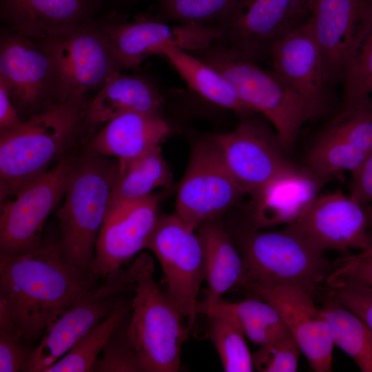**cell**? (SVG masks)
Segmentation results:
<instances>
[{"mask_svg":"<svg viewBox=\"0 0 372 372\" xmlns=\"http://www.w3.org/2000/svg\"><path fill=\"white\" fill-rule=\"evenodd\" d=\"M0 79L23 121L59 102L55 59L41 41L11 30L1 34Z\"/></svg>","mask_w":372,"mask_h":372,"instance_id":"cell-12","label":"cell"},{"mask_svg":"<svg viewBox=\"0 0 372 372\" xmlns=\"http://www.w3.org/2000/svg\"><path fill=\"white\" fill-rule=\"evenodd\" d=\"M94 280L65 262L54 238L23 254L0 255V305L29 344Z\"/></svg>","mask_w":372,"mask_h":372,"instance_id":"cell-1","label":"cell"},{"mask_svg":"<svg viewBox=\"0 0 372 372\" xmlns=\"http://www.w3.org/2000/svg\"><path fill=\"white\" fill-rule=\"evenodd\" d=\"M105 279L83 291L47 327L23 372H45L110 313L121 295L134 290L130 269L121 267Z\"/></svg>","mask_w":372,"mask_h":372,"instance_id":"cell-8","label":"cell"},{"mask_svg":"<svg viewBox=\"0 0 372 372\" xmlns=\"http://www.w3.org/2000/svg\"><path fill=\"white\" fill-rule=\"evenodd\" d=\"M112 3H115L116 4H129L132 3H134L138 0H110Z\"/></svg>","mask_w":372,"mask_h":372,"instance_id":"cell-41","label":"cell"},{"mask_svg":"<svg viewBox=\"0 0 372 372\" xmlns=\"http://www.w3.org/2000/svg\"><path fill=\"white\" fill-rule=\"evenodd\" d=\"M329 292L372 330V292L350 286L331 287Z\"/></svg>","mask_w":372,"mask_h":372,"instance_id":"cell-38","label":"cell"},{"mask_svg":"<svg viewBox=\"0 0 372 372\" xmlns=\"http://www.w3.org/2000/svg\"><path fill=\"white\" fill-rule=\"evenodd\" d=\"M165 100L147 76L118 72L111 76L87 103L85 121L90 134L98 125L130 112L163 116Z\"/></svg>","mask_w":372,"mask_h":372,"instance_id":"cell-24","label":"cell"},{"mask_svg":"<svg viewBox=\"0 0 372 372\" xmlns=\"http://www.w3.org/2000/svg\"><path fill=\"white\" fill-rule=\"evenodd\" d=\"M84 96L52 103L17 127L0 132L1 203L74 152L89 132Z\"/></svg>","mask_w":372,"mask_h":372,"instance_id":"cell-2","label":"cell"},{"mask_svg":"<svg viewBox=\"0 0 372 372\" xmlns=\"http://www.w3.org/2000/svg\"><path fill=\"white\" fill-rule=\"evenodd\" d=\"M121 295L110 313L83 336L63 357L45 369V372H89L99 354L116 327L123 321L131 302Z\"/></svg>","mask_w":372,"mask_h":372,"instance_id":"cell-30","label":"cell"},{"mask_svg":"<svg viewBox=\"0 0 372 372\" xmlns=\"http://www.w3.org/2000/svg\"><path fill=\"white\" fill-rule=\"evenodd\" d=\"M79 155L73 152L1 203L0 255H17L39 246L49 216L63 200Z\"/></svg>","mask_w":372,"mask_h":372,"instance_id":"cell-7","label":"cell"},{"mask_svg":"<svg viewBox=\"0 0 372 372\" xmlns=\"http://www.w3.org/2000/svg\"><path fill=\"white\" fill-rule=\"evenodd\" d=\"M320 308L332 332L334 344L363 372H372V330L330 293Z\"/></svg>","mask_w":372,"mask_h":372,"instance_id":"cell-28","label":"cell"},{"mask_svg":"<svg viewBox=\"0 0 372 372\" xmlns=\"http://www.w3.org/2000/svg\"><path fill=\"white\" fill-rule=\"evenodd\" d=\"M325 282L329 288L350 286L372 292V247L335 260Z\"/></svg>","mask_w":372,"mask_h":372,"instance_id":"cell-35","label":"cell"},{"mask_svg":"<svg viewBox=\"0 0 372 372\" xmlns=\"http://www.w3.org/2000/svg\"><path fill=\"white\" fill-rule=\"evenodd\" d=\"M196 54L223 76L251 112L261 114L271 123L284 150L292 147L307 122L325 110L295 90L273 70L261 68L219 43Z\"/></svg>","mask_w":372,"mask_h":372,"instance_id":"cell-3","label":"cell"},{"mask_svg":"<svg viewBox=\"0 0 372 372\" xmlns=\"http://www.w3.org/2000/svg\"><path fill=\"white\" fill-rule=\"evenodd\" d=\"M245 289L277 309L313 371H331L335 344L328 322L314 304L313 291L292 285Z\"/></svg>","mask_w":372,"mask_h":372,"instance_id":"cell-18","label":"cell"},{"mask_svg":"<svg viewBox=\"0 0 372 372\" xmlns=\"http://www.w3.org/2000/svg\"><path fill=\"white\" fill-rule=\"evenodd\" d=\"M160 196L152 194L135 201L109 207L99 231L90 265L94 278L105 279L108 273L146 248L155 227Z\"/></svg>","mask_w":372,"mask_h":372,"instance_id":"cell-16","label":"cell"},{"mask_svg":"<svg viewBox=\"0 0 372 372\" xmlns=\"http://www.w3.org/2000/svg\"><path fill=\"white\" fill-rule=\"evenodd\" d=\"M56 61L59 101L90 90H100L114 74L122 71L98 20L70 32L41 41Z\"/></svg>","mask_w":372,"mask_h":372,"instance_id":"cell-14","label":"cell"},{"mask_svg":"<svg viewBox=\"0 0 372 372\" xmlns=\"http://www.w3.org/2000/svg\"><path fill=\"white\" fill-rule=\"evenodd\" d=\"M118 170L117 159L85 149L79 156L63 203L54 211L63 259L85 276H91L96 241Z\"/></svg>","mask_w":372,"mask_h":372,"instance_id":"cell-4","label":"cell"},{"mask_svg":"<svg viewBox=\"0 0 372 372\" xmlns=\"http://www.w3.org/2000/svg\"><path fill=\"white\" fill-rule=\"evenodd\" d=\"M310 0H239L216 23L219 43L253 61L278 39L306 23Z\"/></svg>","mask_w":372,"mask_h":372,"instance_id":"cell-13","label":"cell"},{"mask_svg":"<svg viewBox=\"0 0 372 372\" xmlns=\"http://www.w3.org/2000/svg\"><path fill=\"white\" fill-rule=\"evenodd\" d=\"M196 231L175 213L160 215L145 248L159 261L167 293L187 318L189 329L198 313L197 297L205 280L204 251Z\"/></svg>","mask_w":372,"mask_h":372,"instance_id":"cell-9","label":"cell"},{"mask_svg":"<svg viewBox=\"0 0 372 372\" xmlns=\"http://www.w3.org/2000/svg\"><path fill=\"white\" fill-rule=\"evenodd\" d=\"M189 88L205 101L242 115L252 114L238 99L223 76L193 53L174 48L161 52Z\"/></svg>","mask_w":372,"mask_h":372,"instance_id":"cell-26","label":"cell"},{"mask_svg":"<svg viewBox=\"0 0 372 372\" xmlns=\"http://www.w3.org/2000/svg\"><path fill=\"white\" fill-rule=\"evenodd\" d=\"M245 194L210 136L197 142L192 149L178 187L175 214L198 229L216 220Z\"/></svg>","mask_w":372,"mask_h":372,"instance_id":"cell-10","label":"cell"},{"mask_svg":"<svg viewBox=\"0 0 372 372\" xmlns=\"http://www.w3.org/2000/svg\"><path fill=\"white\" fill-rule=\"evenodd\" d=\"M23 121L14 107L8 87L0 79V132L14 128Z\"/></svg>","mask_w":372,"mask_h":372,"instance_id":"cell-40","label":"cell"},{"mask_svg":"<svg viewBox=\"0 0 372 372\" xmlns=\"http://www.w3.org/2000/svg\"><path fill=\"white\" fill-rule=\"evenodd\" d=\"M239 0H156L163 21L184 25H211L223 20Z\"/></svg>","mask_w":372,"mask_h":372,"instance_id":"cell-33","label":"cell"},{"mask_svg":"<svg viewBox=\"0 0 372 372\" xmlns=\"http://www.w3.org/2000/svg\"><path fill=\"white\" fill-rule=\"evenodd\" d=\"M214 311L232 316L246 338L260 347L291 334L277 309L269 302L258 298L239 302H228L222 299Z\"/></svg>","mask_w":372,"mask_h":372,"instance_id":"cell-29","label":"cell"},{"mask_svg":"<svg viewBox=\"0 0 372 372\" xmlns=\"http://www.w3.org/2000/svg\"><path fill=\"white\" fill-rule=\"evenodd\" d=\"M301 351L291 334L260 347L252 355L254 369L262 372L296 371Z\"/></svg>","mask_w":372,"mask_h":372,"instance_id":"cell-37","label":"cell"},{"mask_svg":"<svg viewBox=\"0 0 372 372\" xmlns=\"http://www.w3.org/2000/svg\"><path fill=\"white\" fill-rule=\"evenodd\" d=\"M287 227L322 251H361L372 247V208L340 191L319 194Z\"/></svg>","mask_w":372,"mask_h":372,"instance_id":"cell-15","label":"cell"},{"mask_svg":"<svg viewBox=\"0 0 372 372\" xmlns=\"http://www.w3.org/2000/svg\"><path fill=\"white\" fill-rule=\"evenodd\" d=\"M211 137L235 180L251 196L293 165L284 156L276 134L251 120H243L234 130Z\"/></svg>","mask_w":372,"mask_h":372,"instance_id":"cell-17","label":"cell"},{"mask_svg":"<svg viewBox=\"0 0 372 372\" xmlns=\"http://www.w3.org/2000/svg\"><path fill=\"white\" fill-rule=\"evenodd\" d=\"M269 55L275 74L304 97L326 107L322 55L311 17L276 40Z\"/></svg>","mask_w":372,"mask_h":372,"instance_id":"cell-21","label":"cell"},{"mask_svg":"<svg viewBox=\"0 0 372 372\" xmlns=\"http://www.w3.org/2000/svg\"><path fill=\"white\" fill-rule=\"evenodd\" d=\"M208 336L226 372H250L253 356L246 336L236 320L225 313L214 311L208 316Z\"/></svg>","mask_w":372,"mask_h":372,"instance_id":"cell-31","label":"cell"},{"mask_svg":"<svg viewBox=\"0 0 372 372\" xmlns=\"http://www.w3.org/2000/svg\"><path fill=\"white\" fill-rule=\"evenodd\" d=\"M123 321L116 327L94 362L95 372H143L137 353L132 346Z\"/></svg>","mask_w":372,"mask_h":372,"instance_id":"cell-34","label":"cell"},{"mask_svg":"<svg viewBox=\"0 0 372 372\" xmlns=\"http://www.w3.org/2000/svg\"><path fill=\"white\" fill-rule=\"evenodd\" d=\"M170 132L163 116L126 112L105 123L90 137L85 149L125 163L161 146Z\"/></svg>","mask_w":372,"mask_h":372,"instance_id":"cell-23","label":"cell"},{"mask_svg":"<svg viewBox=\"0 0 372 372\" xmlns=\"http://www.w3.org/2000/svg\"><path fill=\"white\" fill-rule=\"evenodd\" d=\"M98 22L123 70L136 68L167 48L202 52L220 37L216 24H169L157 17L127 21L112 14Z\"/></svg>","mask_w":372,"mask_h":372,"instance_id":"cell-11","label":"cell"},{"mask_svg":"<svg viewBox=\"0 0 372 372\" xmlns=\"http://www.w3.org/2000/svg\"><path fill=\"white\" fill-rule=\"evenodd\" d=\"M326 184L304 167L293 165L282 172L252 196L256 229L293 223Z\"/></svg>","mask_w":372,"mask_h":372,"instance_id":"cell-22","label":"cell"},{"mask_svg":"<svg viewBox=\"0 0 372 372\" xmlns=\"http://www.w3.org/2000/svg\"><path fill=\"white\" fill-rule=\"evenodd\" d=\"M343 107L340 113L369 103L372 94V14L369 25L348 61L342 77Z\"/></svg>","mask_w":372,"mask_h":372,"instance_id":"cell-32","label":"cell"},{"mask_svg":"<svg viewBox=\"0 0 372 372\" xmlns=\"http://www.w3.org/2000/svg\"><path fill=\"white\" fill-rule=\"evenodd\" d=\"M310 11L327 84L342 80L369 25L372 0H310Z\"/></svg>","mask_w":372,"mask_h":372,"instance_id":"cell-19","label":"cell"},{"mask_svg":"<svg viewBox=\"0 0 372 372\" xmlns=\"http://www.w3.org/2000/svg\"><path fill=\"white\" fill-rule=\"evenodd\" d=\"M349 195L362 203H372V151L360 166L351 173Z\"/></svg>","mask_w":372,"mask_h":372,"instance_id":"cell-39","label":"cell"},{"mask_svg":"<svg viewBox=\"0 0 372 372\" xmlns=\"http://www.w3.org/2000/svg\"><path fill=\"white\" fill-rule=\"evenodd\" d=\"M244 274L239 285L299 286L315 291L333 264L322 251L287 226L278 231L251 229L240 240Z\"/></svg>","mask_w":372,"mask_h":372,"instance_id":"cell-6","label":"cell"},{"mask_svg":"<svg viewBox=\"0 0 372 372\" xmlns=\"http://www.w3.org/2000/svg\"><path fill=\"white\" fill-rule=\"evenodd\" d=\"M204 251L206 296L198 303V313L207 316L231 288L240 285L244 262L229 235L216 220L206 223L197 229Z\"/></svg>","mask_w":372,"mask_h":372,"instance_id":"cell-25","label":"cell"},{"mask_svg":"<svg viewBox=\"0 0 372 372\" xmlns=\"http://www.w3.org/2000/svg\"><path fill=\"white\" fill-rule=\"evenodd\" d=\"M118 163L110 207L144 198L157 188L169 187L172 182L171 169L161 146L136 159Z\"/></svg>","mask_w":372,"mask_h":372,"instance_id":"cell-27","label":"cell"},{"mask_svg":"<svg viewBox=\"0 0 372 372\" xmlns=\"http://www.w3.org/2000/svg\"><path fill=\"white\" fill-rule=\"evenodd\" d=\"M134 280L126 331L144 372H176L190 329L177 306L154 280L152 256L141 253L129 268Z\"/></svg>","mask_w":372,"mask_h":372,"instance_id":"cell-5","label":"cell"},{"mask_svg":"<svg viewBox=\"0 0 372 372\" xmlns=\"http://www.w3.org/2000/svg\"><path fill=\"white\" fill-rule=\"evenodd\" d=\"M103 3L104 0H0V13L9 30L43 41L96 20Z\"/></svg>","mask_w":372,"mask_h":372,"instance_id":"cell-20","label":"cell"},{"mask_svg":"<svg viewBox=\"0 0 372 372\" xmlns=\"http://www.w3.org/2000/svg\"><path fill=\"white\" fill-rule=\"evenodd\" d=\"M33 349L5 308L0 305V372L21 371Z\"/></svg>","mask_w":372,"mask_h":372,"instance_id":"cell-36","label":"cell"}]
</instances>
